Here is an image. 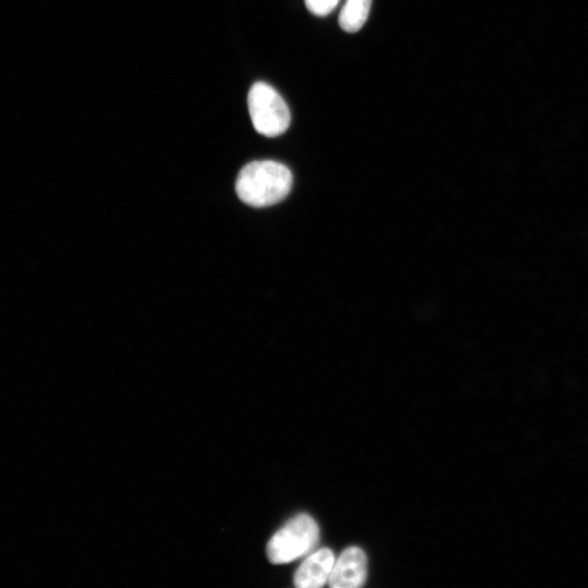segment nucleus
I'll return each instance as SVG.
<instances>
[{"label":"nucleus","mask_w":588,"mask_h":588,"mask_svg":"<svg viewBox=\"0 0 588 588\" xmlns=\"http://www.w3.org/2000/svg\"><path fill=\"white\" fill-rule=\"evenodd\" d=\"M292 183V173L285 164L273 160H256L241 169L235 181V192L246 205L267 207L283 200Z\"/></svg>","instance_id":"f257e3e1"},{"label":"nucleus","mask_w":588,"mask_h":588,"mask_svg":"<svg viewBox=\"0 0 588 588\" xmlns=\"http://www.w3.org/2000/svg\"><path fill=\"white\" fill-rule=\"evenodd\" d=\"M319 541L315 519L301 513L292 517L268 541L267 556L273 564L292 562L311 552Z\"/></svg>","instance_id":"f03ea898"},{"label":"nucleus","mask_w":588,"mask_h":588,"mask_svg":"<svg viewBox=\"0 0 588 588\" xmlns=\"http://www.w3.org/2000/svg\"><path fill=\"white\" fill-rule=\"evenodd\" d=\"M248 112L254 128L261 135L274 137L290 126V109L281 95L265 82L255 83L247 96Z\"/></svg>","instance_id":"7ed1b4c3"},{"label":"nucleus","mask_w":588,"mask_h":588,"mask_svg":"<svg viewBox=\"0 0 588 588\" xmlns=\"http://www.w3.org/2000/svg\"><path fill=\"white\" fill-rule=\"evenodd\" d=\"M367 578V556L358 547L346 548L335 560L329 586L332 588H357Z\"/></svg>","instance_id":"20e7f679"},{"label":"nucleus","mask_w":588,"mask_h":588,"mask_svg":"<svg viewBox=\"0 0 588 588\" xmlns=\"http://www.w3.org/2000/svg\"><path fill=\"white\" fill-rule=\"evenodd\" d=\"M335 559L328 548L309 554L294 574V585L298 588H320L330 578Z\"/></svg>","instance_id":"39448f33"},{"label":"nucleus","mask_w":588,"mask_h":588,"mask_svg":"<svg viewBox=\"0 0 588 588\" xmlns=\"http://www.w3.org/2000/svg\"><path fill=\"white\" fill-rule=\"evenodd\" d=\"M371 0H346L339 14V24L347 33L359 30L368 19Z\"/></svg>","instance_id":"423d86ee"},{"label":"nucleus","mask_w":588,"mask_h":588,"mask_svg":"<svg viewBox=\"0 0 588 588\" xmlns=\"http://www.w3.org/2000/svg\"><path fill=\"white\" fill-rule=\"evenodd\" d=\"M307 9L315 15L324 16L329 14L340 0H304Z\"/></svg>","instance_id":"0eeeda50"}]
</instances>
